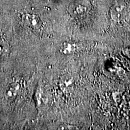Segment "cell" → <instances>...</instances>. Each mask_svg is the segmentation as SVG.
<instances>
[{"instance_id":"6da1fadb","label":"cell","mask_w":130,"mask_h":130,"mask_svg":"<svg viewBox=\"0 0 130 130\" xmlns=\"http://www.w3.org/2000/svg\"><path fill=\"white\" fill-rule=\"evenodd\" d=\"M19 20L24 27L32 31H39L43 27L41 16L33 12L24 11L19 14Z\"/></svg>"},{"instance_id":"7a4b0ae2","label":"cell","mask_w":130,"mask_h":130,"mask_svg":"<svg viewBox=\"0 0 130 130\" xmlns=\"http://www.w3.org/2000/svg\"><path fill=\"white\" fill-rule=\"evenodd\" d=\"M128 12V6L123 0H118L111 5L110 9V16L111 20L120 22L125 18Z\"/></svg>"},{"instance_id":"3957f363","label":"cell","mask_w":130,"mask_h":130,"mask_svg":"<svg viewBox=\"0 0 130 130\" xmlns=\"http://www.w3.org/2000/svg\"><path fill=\"white\" fill-rule=\"evenodd\" d=\"M86 0H74L68 7V13L74 18L82 17L87 13L89 6Z\"/></svg>"},{"instance_id":"277c9868","label":"cell","mask_w":130,"mask_h":130,"mask_svg":"<svg viewBox=\"0 0 130 130\" xmlns=\"http://www.w3.org/2000/svg\"><path fill=\"white\" fill-rule=\"evenodd\" d=\"M21 90V84L18 81L9 83L4 90V98L7 101H12L16 98Z\"/></svg>"},{"instance_id":"5b68a950","label":"cell","mask_w":130,"mask_h":130,"mask_svg":"<svg viewBox=\"0 0 130 130\" xmlns=\"http://www.w3.org/2000/svg\"><path fill=\"white\" fill-rule=\"evenodd\" d=\"M73 77L69 74H65L62 76L60 78V84L61 88L63 90H67V89L70 88L71 85L73 84Z\"/></svg>"},{"instance_id":"8992f818","label":"cell","mask_w":130,"mask_h":130,"mask_svg":"<svg viewBox=\"0 0 130 130\" xmlns=\"http://www.w3.org/2000/svg\"><path fill=\"white\" fill-rule=\"evenodd\" d=\"M77 50V45L72 43H64L61 48V52L63 54H72Z\"/></svg>"},{"instance_id":"52a82bcc","label":"cell","mask_w":130,"mask_h":130,"mask_svg":"<svg viewBox=\"0 0 130 130\" xmlns=\"http://www.w3.org/2000/svg\"><path fill=\"white\" fill-rule=\"evenodd\" d=\"M9 46L7 42L0 37V56H7L9 53Z\"/></svg>"},{"instance_id":"ba28073f","label":"cell","mask_w":130,"mask_h":130,"mask_svg":"<svg viewBox=\"0 0 130 130\" xmlns=\"http://www.w3.org/2000/svg\"><path fill=\"white\" fill-rule=\"evenodd\" d=\"M35 100L37 107L41 106L43 102V93L42 89H37L36 92Z\"/></svg>"},{"instance_id":"9c48e42d","label":"cell","mask_w":130,"mask_h":130,"mask_svg":"<svg viewBox=\"0 0 130 130\" xmlns=\"http://www.w3.org/2000/svg\"><path fill=\"white\" fill-rule=\"evenodd\" d=\"M75 126L71 125L68 124H63L61 125L58 126V129H76Z\"/></svg>"},{"instance_id":"30bf717a","label":"cell","mask_w":130,"mask_h":130,"mask_svg":"<svg viewBox=\"0 0 130 130\" xmlns=\"http://www.w3.org/2000/svg\"><path fill=\"white\" fill-rule=\"evenodd\" d=\"M122 53L125 56L130 58V47H128V48L123 49Z\"/></svg>"}]
</instances>
